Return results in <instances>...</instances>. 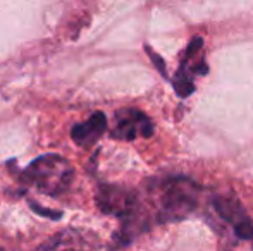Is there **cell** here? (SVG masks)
<instances>
[{
  "mask_svg": "<svg viewBox=\"0 0 253 251\" xmlns=\"http://www.w3.org/2000/svg\"><path fill=\"white\" fill-rule=\"evenodd\" d=\"M202 48H203V40L202 38H193L191 43L188 45L186 52H184V57L181 59V66L177 69L176 76L172 77V84L176 93L181 98L190 97L195 91V76L197 74H207L209 67H207L205 61H203L202 55Z\"/></svg>",
  "mask_w": 253,
  "mask_h": 251,
  "instance_id": "obj_3",
  "label": "cell"
},
{
  "mask_svg": "<svg viewBox=\"0 0 253 251\" xmlns=\"http://www.w3.org/2000/svg\"><path fill=\"white\" fill-rule=\"evenodd\" d=\"M73 174L74 171L69 160L57 153H47L28 165L23 179L30 184H35L42 193L57 196L67 189L73 181Z\"/></svg>",
  "mask_w": 253,
  "mask_h": 251,
  "instance_id": "obj_2",
  "label": "cell"
},
{
  "mask_svg": "<svg viewBox=\"0 0 253 251\" xmlns=\"http://www.w3.org/2000/svg\"><path fill=\"white\" fill-rule=\"evenodd\" d=\"M153 124L143 112L134 108H124L116 112L114 117V127L110 131V136L116 140L133 141L136 138H152Z\"/></svg>",
  "mask_w": 253,
  "mask_h": 251,
  "instance_id": "obj_4",
  "label": "cell"
},
{
  "mask_svg": "<svg viewBox=\"0 0 253 251\" xmlns=\"http://www.w3.org/2000/svg\"><path fill=\"white\" fill-rule=\"evenodd\" d=\"M28 205H30L31 210H33L37 215H40V217L52 218V220H60V218H62V212H55V210H50V208H45V207H42V205L35 203V201H28Z\"/></svg>",
  "mask_w": 253,
  "mask_h": 251,
  "instance_id": "obj_9",
  "label": "cell"
},
{
  "mask_svg": "<svg viewBox=\"0 0 253 251\" xmlns=\"http://www.w3.org/2000/svg\"><path fill=\"white\" fill-rule=\"evenodd\" d=\"M234 234H236L238 239H241V241H250L253 239V220L250 217L245 218L243 222H240V224L234 227Z\"/></svg>",
  "mask_w": 253,
  "mask_h": 251,
  "instance_id": "obj_8",
  "label": "cell"
},
{
  "mask_svg": "<svg viewBox=\"0 0 253 251\" xmlns=\"http://www.w3.org/2000/svg\"><path fill=\"white\" fill-rule=\"evenodd\" d=\"M107 131V117L103 112H95L86 122L74 124L71 129V138L80 146H90Z\"/></svg>",
  "mask_w": 253,
  "mask_h": 251,
  "instance_id": "obj_6",
  "label": "cell"
},
{
  "mask_svg": "<svg viewBox=\"0 0 253 251\" xmlns=\"http://www.w3.org/2000/svg\"><path fill=\"white\" fill-rule=\"evenodd\" d=\"M157 203V222H177L197 208L198 186L184 178H169L153 186Z\"/></svg>",
  "mask_w": 253,
  "mask_h": 251,
  "instance_id": "obj_1",
  "label": "cell"
},
{
  "mask_svg": "<svg viewBox=\"0 0 253 251\" xmlns=\"http://www.w3.org/2000/svg\"><path fill=\"white\" fill-rule=\"evenodd\" d=\"M145 50H147V54H148V55H150V57H152V62H153V66H155L157 69H159V72L162 74V76H166V77H167V74H166V64H164L162 57H160L159 54H155V52H153L152 48L148 47V45H147V47H145Z\"/></svg>",
  "mask_w": 253,
  "mask_h": 251,
  "instance_id": "obj_10",
  "label": "cell"
},
{
  "mask_svg": "<svg viewBox=\"0 0 253 251\" xmlns=\"http://www.w3.org/2000/svg\"><path fill=\"white\" fill-rule=\"evenodd\" d=\"M213 212L222 218L224 222L233 225V229L236 227L240 222H243L245 218H248V215L245 214V210L241 208L240 201L229 196H215L212 200Z\"/></svg>",
  "mask_w": 253,
  "mask_h": 251,
  "instance_id": "obj_7",
  "label": "cell"
},
{
  "mask_svg": "<svg viewBox=\"0 0 253 251\" xmlns=\"http://www.w3.org/2000/svg\"><path fill=\"white\" fill-rule=\"evenodd\" d=\"M97 203L103 214L127 218L138 212V198L131 191L119 186H102L98 191Z\"/></svg>",
  "mask_w": 253,
  "mask_h": 251,
  "instance_id": "obj_5",
  "label": "cell"
}]
</instances>
